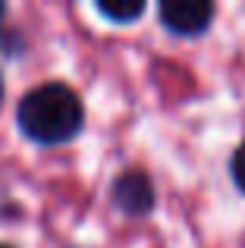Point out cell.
<instances>
[{
  "instance_id": "obj_1",
  "label": "cell",
  "mask_w": 245,
  "mask_h": 248,
  "mask_svg": "<svg viewBox=\"0 0 245 248\" xmlns=\"http://www.w3.org/2000/svg\"><path fill=\"white\" fill-rule=\"evenodd\" d=\"M16 123L25 139L35 145H63L82 132L85 110L73 88L66 85H41L29 91L16 110Z\"/></svg>"
},
{
  "instance_id": "obj_2",
  "label": "cell",
  "mask_w": 245,
  "mask_h": 248,
  "mask_svg": "<svg viewBox=\"0 0 245 248\" xmlns=\"http://www.w3.org/2000/svg\"><path fill=\"white\" fill-rule=\"evenodd\" d=\"M214 19V6L208 0H164L160 3V22L167 31L179 38H195L204 35Z\"/></svg>"
},
{
  "instance_id": "obj_3",
  "label": "cell",
  "mask_w": 245,
  "mask_h": 248,
  "mask_svg": "<svg viewBox=\"0 0 245 248\" xmlns=\"http://www.w3.org/2000/svg\"><path fill=\"white\" fill-rule=\"evenodd\" d=\"M113 201L122 214H132V217H141L154 207V186L145 173L132 170V173H122L117 182H113Z\"/></svg>"
},
{
  "instance_id": "obj_4",
  "label": "cell",
  "mask_w": 245,
  "mask_h": 248,
  "mask_svg": "<svg viewBox=\"0 0 245 248\" xmlns=\"http://www.w3.org/2000/svg\"><path fill=\"white\" fill-rule=\"evenodd\" d=\"M98 13L110 22H135V19L145 13L141 0H98Z\"/></svg>"
},
{
  "instance_id": "obj_5",
  "label": "cell",
  "mask_w": 245,
  "mask_h": 248,
  "mask_svg": "<svg viewBox=\"0 0 245 248\" xmlns=\"http://www.w3.org/2000/svg\"><path fill=\"white\" fill-rule=\"evenodd\" d=\"M233 179H236V186L245 192V145L233 154Z\"/></svg>"
},
{
  "instance_id": "obj_6",
  "label": "cell",
  "mask_w": 245,
  "mask_h": 248,
  "mask_svg": "<svg viewBox=\"0 0 245 248\" xmlns=\"http://www.w3.org/2000/svg\"><path fill=\"white\" fill-rule=\"evenodd\" d=\"M0 107H3V76H0Z\"/></svg>"
},
{
  "instance_id": "obj_7",
  "label": "cell",
  "mask_w": 245,
  "mask_h": 248,
  "mask_svg": "<svg viewBox=\"0 0 245 248\" xmlns=\"http://www.w3.org/2000/svg\"><path fill=\"white\" fill-rule=\"evenodd\" d=\"M3 16H6V6H3V3H0V22H3Z\"/></svg>"
},
{
  "instance_id": "obj_8",
  "label": "cell",
  "mask_w": 245,
  "mask_h": 248,
  "mask_svg": "<svg viewBox=\"0 0 245 248\" xmlns=\"http://www.w3.org/2000/svg\"><path fill=\"white\" fill-rule=\"evenodd\" d=\"M0 248H10V245H0Z\"/></svg>"
}]
</instances>
